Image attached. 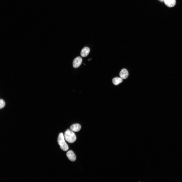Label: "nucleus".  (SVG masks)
<instances>
[{
    "label": "nucleus",
    "mask_w": 182,
    "mask_h": 182,
    "mask_svg": "<svg viewBox=\"0 0 182 182\" xmlns=\"http://www.w3.org/2000/svg\"><path fill=\"white\" fill-rule=\"evenodd\" d=\"M5 105V103L3 99H0V109L4 108Z\"/></svg>",
    "instance_id": "9d476101"
},
{
    "label": "nucleus",
    "mask_w": 182,
    "mask_h": 182,
    "mask_svg": "<svg viewBox=\"0 0 182 182\" xmlns=\"http://www.w3.org/2000/svg\"><path fill=\"white\" fill-rule=\"evenodd\" d=\"M123 79L121 78L116 77L113 79L112 82L115 85L117 86L121 83Z\"/></svg>",
    "instance_id": "1a4fd4ad"
},
{
    "label": "nucleus",
    "mask_w": 182,
    "mask_h": 182,
    "mask_svg": "<svg viewBox=\"0 0 182 182\" xmlns=\"http://www.w3.org/2000/svg\"><path fill=\"white\" fill-rule=\"evenodd\" d=\"M67 156L69 160L73 162L76 160V156L72 150H69L67 153Z\"/></svg>",
    "instance_id": "20e7f679"
},
{
    "label": "nucleus",
    "mask_w": 182,
    "mask_h": 182,
    "mask_svg": "<svg viewBox=\"0 0 182 182\" xmlns=\"http://www.w3.org/2000/svg\"><path fill=\"white\" fill-rule=\"evenodd\" d=\"M58 143L61 148L64 151H66L69 149V147L66 143L63 134H60L58 138Z\"/></svg>",
    "instance_id": "f03ea898"
},
{
    "label": "nucleus",
    "mask_w": 182,
    "mask_h": 182,
    "mask_svg": "<svg viewBox=\"0 0 182 182\" xmlns=\"http://www.w3.org/2000/svg\"><path fill=\"white\" fill-rule=\"evenodd\" d=\"M90 52L89 48L87 47L84 48L81 52V55L83 57H86L89 54Z\"/></svg>",
    "instance_id": "0eeeda50"
},
{
    "label": "nucleus",
    "mask_w": 182,
    "mask_h": 182,
    "mask_svg": "<svg viewBox=\"0 0 182 182\" xmlns=\"http://www.w3.org/2000/svg\"><path fill=\"white\" fill-rule=\"evenodd\" d=\"M120 78L122 79H127L129 76L128 72L126 69H122L120 74Z\"/></svg>",
    "instance_id": "39448f33"
},
{
    "label": "nucleus",
    "mask_w": 182,
    "mask_h": 182,
    "mask_svg": "<svg viewBox=\"0 0 182 182\" xmlns=\"http://www.w3.org/2000/svg\"><path fill=\"white\" fill-rule=\"evenodd\" d=\"M64 136L65 140L69 143H73L77 139L76 135L73 131L70 129H68L65 131Z\"/></svg>",
    "instance_id": "f257e3e1"
},
{
    "label": "nucleus",
    "mask_w": 182,
    "mask_h": 182,
    "mask_svg": "<svg viewBox=\"0 0 182 182\" xmlns=\"http://www.w3.org/2000/svg\"><path fill=\"white\" fill-rule=\"evenodd\" d=\"M159 0L161 2H163L164 1V0Z\"/></svg>",
    "instance_id": "9b49d317"
},
{
    "label": "nucleus",
    "mask_w": 182,
    "mask_h": 182,
    "mask_svg": "<svg viewBox=\"0 0 182 182\" xmlns=\"http://www.w3.org/2000/svg\"><path fill=\"white\" fill-rule=\"evenodd\" d=\"M82 62V59L80 56L75 58L73 62V66L75 68H77L80 65Z\"/></svg>",
    "instance_id": "7ed1b4c3"
},
{
    "label": "nucleus",
    "mask_w": 182,
    "mask_h": 182,
    "mask_svg": "<svg viewBox=\"0 0 182 182\" xmlns=\"http://www.w3.org/2000/svg\"><path fill=\"white\" fill-rule=\"evenodd\" d=\"M70 128L71 130L73 131L78 132L80 130L81 126L78 124H75L72 125Z\"/></svg>",
    "instance_id": "6e6552de"
},
{
    "label": "nucleus",
    "mask_w": 182,
    "mask_h": 182,
    "mask_svg": "<svg viewBox=\"0 0 182 182\" xmlns=\"http://www.w3.org/2000/svg\"><path fill=\"white\" fill-rule=\"evenodd\" d=\"M164 1L165 4L169 8L173 7L176 4V0H164Z\"/></svg>",
    "instance_id": "423d86ee"
}]
</instances>
